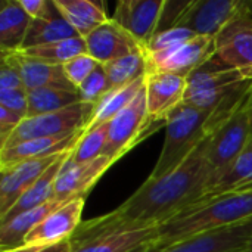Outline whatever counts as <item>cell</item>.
I'll return each mask as SVG.
<instances>
[{
	"label": "cell",
	"instance_id": "cell-1",
	"mask_svg": "<svg viewBox=\"0 0 252 252\" xmlns=\"http://www.w3.org/2000/svg\"><path fill=\"white\" fill-rule=\"evenodd\" d=\"M207 139L179 168L159 179L149 177L115 211L81 223L71 244L77 245L112 233L159 227L204 199L213 182Z\"/></svg>",
	"mask_w": 252,
	"mask_h": 252
},
{
	"label": "cell",
	"instance_id": "cell-2",
	"mask_svg": "<svg viewBox=\"0 0 252 252\" xmlns=\"http://www.w3.org/2000/svg\"><path fill=\"white\" fill-rule=\"evenodd\" d=\"M252 220V189L202 199L158 227L154 248H164L192 235L238 226Z\"/></svg>",
	"mask_w": 252,
	"mask_h": 252
},
{
	"label": "cell",
	"instance_id": "cell-3",
	"mask_svg": "<svg viewBox=\"0 0 252 252\" xmlns=\"http://www.w3.org/2000/svg\"><path fill=\"white\" fill-rule=\"evenodd\" d=\"M210 115L186 102L179 105L165 121V139L161 155L149 177L159 179L179 168L208 137Z\"/></svg>",
	"mask_w": 252,
	"mask_h": 252
},
{
	"label": "cell",
	"instance_id": "cell-4",
	"mask_svg": "<svg viewBox=\"0 0 252 252\" xmlns=\"http://www.w3.org/2000/svg\"><path fill=\"white\" fill-rule=\"evenodd\" d=\"M251 139L252 124L248 92L235 112L217 126L207 139V158L213 168V182L242 154Z\"/></svg>",
	"mask_w": 252,
	"mask_h": 252
},
{
	"label": "cell",
	"instance_id": "cell-5",
	"mask_svg": "<svg viewBox=\"0 0 252 252\" xmlns=\"http://www.w3.org/2000/svg\"><path fill=\"white\" fill-rule=\"evenodd\" d=\"M201 68L207 71L236 69L252 80V12L235 18L216 37L214 53Z\"/></svg>",
	"mask_w": 252,
	"mask_h": 252
},
{
	"label": "cell",
	"instance_id": "cell-6",
	"mask_svg": "<svg viewBox=\"0 0 252 252\" xmlns=\"http://www.w3.org/2000/svg\"><path fill=\"white\" fill-rule=\"evenodd\" d=\"M93 111H94V105L80 102L58 112L27 117L22 120L19 127L13 131V134L10 136V139L3 148L25 140L55 137V136L81 131L89 126Z\"/></svg>",
	"mask_w": 252,
	"mask_h": 252
},
{
	"label": "cell",
	"instance_id": "cell-7",
	"mask_svg": "<svg viewBox=\"0 0 252 252\" xmlns=\"http://www.w3.org/2000/svg\"><path fill=\"white\" fill-rule=\"evenodd\" d=\"M152 127L148 112L145 87L139 94L109 121L108 142L103 151V157L112 161L121 159L130 149H133L140 139L145 137V131Z\"/></svg>",
	"mask_w": 252,
	"mask_h": 252
},
{
	"label": "cell",
	"instance_id": "cell-8",
	"mask_svg": "<svg viewBox=\"0 0 252 252\" xmlns=\"http://www.w3.org/2000/svg\"><path fill=\"white\" fill-rule=\"evenodd\" d=\"M252 12L250 0H192L176 27L216 38L235 18Z\"/></svg>",
	"mask_w": 252,
	"mask_h": 252
},
{
	"label": "cell",
	"instance_id": "cell-9",
	"mask_svg": "<svg viewBox=\"0 0 252 252\" xmlns=\"http://www.w3.org/2000/svg\"><path fill=\"white\" fill-rule=\"evenodd\" d=\"M216 38L196 35L192 40L168 50L146 53L148 72H167L188 78L199 69L214 53Z\"/></svg>",
	"mask_w": 252,
	"mask_h": 252
},
{
	"label": "cell",
	"instance_id": "cell-10",
	"mask_svg": "<svg viewBox=\"0 0 252 252\" xmlns=\"http://www.w3.org/2000/svg\"><path fill=\"white\" fill-rule=\"evenodd\" d=\"M252 236V220L232 226L192 235L164 248L149 252H244Z\"/></svg>",
	"mask_w": 252,
	"mask_h": 252
},
{
	"label": "cell",
	"instance_id": "cell-11",
	"mask_svg": "<svg viewBox=\"0 0 252 252\" xmlns=\"http://www.w3.org/2000/svg\"><path fill=\"white\" fill-rule=\"evenodd\" d=\"M86 205V196L75 198L52 214H49L22 242L24 248H37L71 241L81 226V216Z\"/></svg>",
	"mask_w": 252,
	"mask_h": 252
},
{
	"label": "cell",
	"instance_id": "cell-12",
	"mask_svg": "<svg viewBox=\"0 0 252 252\" xmlns=\"http://www.w3.org/2000/svg\"><path fill=\"white\" fill-rule=\"evenodd\" d=\"M188 80L167 72H148L145 78V92L151 124L162 123L167 117L185 102Z\"/></svg>",
	"mask_w": 252,
	"mask_h": 252
},
{
	"label": "cell",
	"instance_id": "cell-13",
	"mask_svg": "<svg viewBox=\"0 0 252 252\" xmlns=\"http://www.w3.org/2000/svg\"><path fill=\"white\" fill-rule=\"evenodd\" d=\"M164 0H121L111 16L145 49L157 34Z\"/></svg>",
	"mask_w": 252,
	"mask_h": 252
},
{
	"label": "cell",
	"instance_id": "cell-14",
	"mask_svg": "<svg viewBox=\"0 0 252 252\" xmlns=\"http://www.w3.org/2000/svg\"><path fill=\"white\" fill-rule=\"evenodd\" d=\"M114 164L115 161L108 157H99L80 164H74L66 159L55 182V199L87 196L90 189Z\"/></svg>",
	"mask_w": 252,
	"mask_h": 252
},
{
	"label": "cell",
	"instance_id": "cell-15",
	"mask_svg": "<svg viewBox=\"0 0 252 252\" xmlns=\"http://www.w3.org/2000/svg\"><path fill=\"white\" fill-rule=\"evenodd\" d=\"M55 155L49 158L30 159L15 164L1 171L0 179V219L4 217L16 201L53 165V162L62 157Z\"/></svg>",
	"mask_w": 252,
	"mask_h": 252
},
{
	"label": "cell",
	"instance_id": "cell-16",
	"mask_svg": "<svg viewBox=\"0 0 252 252\" xmlns=\"http://www.w3.org/2000/svg\"><path fill=\"white\" fill-rule=\"evenodd\" d=\"M87 53L100 65L143 50L139 41L115 21L109 19L86 37Z\"/></svg>",
	"mask_w": 252,
	"mask_h": 252
},
{
	"label": "cell",
	"instance_id": "cell-17",
	"mask_svg": "<svg viewBox=\"0 0 252 252\" xmlns=\"http://www.w3.org/2000/svg\"><path fill=\"white\" fill-rule=\"evenodd\" d=\"M83 131L84 130L71 134L55 136V137L32 139V140L15 143L12 146H6L0 149V170H6L24 161L49 158V157L69 152L80 140Z\"/></svg>",
	"mask_w": 252,
	"mask_h": 252
},
{
	"label": "cell",
	"instance_id": "cell-18",
	"mask_svg": "<svg viewBox=\"0 0 252 252\" xmlns=\"http://www.w3.org/2000/svg\"><path fill=\"white\" fill-rule=\"evenodd\" d=\"M12 56L19 66L24 86L28 92L37 89H61V90L77 92V89L66 78L62 65L46 63L32 59L24 55L22 52L12 53Z\"/></svg>",
	"mask_w": 252,
	"mask_h": 252
},
{
	"label": "cell",
	"instance_id": "cell-19",
	"mask_svg": "<svg viewBox=\"0 0 252 252\" xmlns=\"http://www.w3.org/2000/svg\"><path fill=\"white\" fill-rule=\"evenodd\" d=\"M75 199V198H74ZM72 199H52L50 202L22 213L12 220L0 224V248L1 251L16 250L22 245L25 238L53 211Z\"/></svg>",
	"mask_w": 252,
	"mask_h": 252
},
{
	"label": "cell",
	"instance_id": "cell-20",
	"mask_svg": "<svg viewBox=\"0 0 252 252\" xmlns=\"http://www.w3.org/2000/svg\"><path fill=\"white\" fill-rule=\"evenodd\" d=\"M74 37H78V34L68 24V21L62 16V13L55 4V0H52L47 13L38 19L31 21L22 50L58 43L62 40L74 38Z\"/></svg>",
	"mask_w": 252,
	"mask_h": 252
},
{
	"label": "cell",
	"instance_id": "cell-21",
	"mask_svg": "<svg viewBox=\"0 0 252 252\" xmlns=\"http://www.w3.org/2000/svg\"><path fill=\"white\" fill-rule=\"evenodd\" d=\"M32 18L24 10L19 0H3L0 9V50L16 53L24 47Z\"/></svg>",
	"mask_w": 252,
	"mask_h": 252
},
{
	"label": "cell",
	"instance_id": "cell-22",
	"mask_svg": "<svg viewBox=\"0 0 252 252\" xmlns=\"http://www.w3.org/2000/svg\"><path fill=\"white\" fill-rule=\"evenodd\" d=\"M56 7L80 37H87L111 18L102 1L92 0H55Z\"/></svg>",
	"mask_w": 252,
	"mask_h": 252
},
{
	"label": "cell",
	"instance_id": "cell-23",
	"mask_svg": "<svg viewBox=\"0 0 252 252\" xmlns=\"http://www.w3.org/2000/svg\"><path fill=\"white\" fill-rule=\"evenodd\" d=\"M71 151L69 152H65L62 157H59L53 162V165L16 201V204L9 210V213L4 217L0 219V224L12 220L13 217L19 216L22 213H27L30 210H34L37 207H41V205L50 202L52 199H55V182H56V177H58L59 171L62 170L65 161L68 159Z\"/></svg>",
	"mask_w": 252,
	"mask_h": 252
},
{
	"label": "cell",
	"instance_id": "cell-24",
	"mask_svg": "<svg viewBox=\"0 0 252 252\" xmlns=\"http://www.w3.org/2000/svg\"><path fill=\"white\" fill-rule=\"evenodd\" d=\"M158 227L112 233L72 245V252H130L146 244H155Z\"/></svg>",
	"mask_w": 252,
	"mask_h": 252
},
{
	"label": "cell",
	"instance_id": "cell-25",
	"mask_svg": "<svg viewBox=\"0 0 252 252\" xmlns=\"http://www.w3.org/2000/svg\"><path fill=\"white\" fill-rule=\"evenodd\" d=\"M248 189H252V139L242 154L208 186L204 199Z\"/></svg>",
	"mask_w": 252,
	"mask_h": 252
},
{
	"label": "cell",
	"instance_id": "cell-26",
	"mask_svg": "<svg viewBox=\"0 0 252 252\" xmlns=\"http://www.w3.org/2000/svg\"><path fill=\"white\" fill-rule=\"evenodd\" d=\"M145 78H146V75L128 86L111 89L108 92V94L94 106L92 120L86 128L109 123L118 112H121L139 94V92L145 87Z\"/></svg>",
	"mask_w": 252,
	"mask_h": 252
},
{
	"label": "cell",
	"instance_id": "cell-27",
	"mask_svg": "<svg viewBox=\"0 0 252 252\" xmlns=\"http://www.w3.org/2000/svg\"><path fill=\"white\" fill-rule=\"evenodd\" d=\"M22 53L32 58V59L46 62V63L63 66L71 59H74L80 55H86L87 53V44H86V38L78 35V37L62 40L58 43L31 47V49L22 50Z\"/></svg>",
	"mask_w": 252,
	"mask_h": 252
},
{
	"label": "cell",
	"instance_id": "cell-28",
	"mask_svg": "<svg viewBox=\"0 0 252 252\" xmlns=\"http://www.w3.org/2000/svg\"><path fill=\"white\" fill-rule=\"evenodd\" d=\"M103 66L112 89L128 86L148 74V61L145 50L123 56Z\"/></svg>",
	"mask_w": 252,
	"mask_h": 252
},
{
	"label": "cell",
	"instance_id": "cell-29",
	"mask_svg": "<svg viewBox=\"0 0 252 252\" xmlns=\"http://www.w3.org/2000/svg\"><path fill=\"white\" fill-rule=\"evenodd\" d=\"M77 92L61 89H37L28 92V115L35 117L50 112H58L80 103Z\"/></svg>",
	"mask_w": 252,
	"mask_h": 252
},
{
	"label": "cell",
	"instance_id": "cell-30",
	"mask_svg": "<svg viewBox=\"0 0 252 252\" xmlns=\"http://www.w3.org/2000/svg\"><path fill=\"white\" fill-rule=\"evenodd\" d=\"M108 131H109V123L84 128L80 140L72 148L68 161L74 164H80L103 157V151L108 142Z\"/></svg>",
	"mask_w": 252,
	"mask_h": 252
},
{
	"label": "cell",
	"instance_id": "cell-31",
	"mask_svg": "<svg viewBox=\"0 0 252 252\" xmlns=\"http://www.w3.org/2000/svg\"><path fill=\"white\" fill-rule=\"evenodd\" d=\"M111 83L108 80L106 71L103 65H99L92 75L77 89L78 97L81 102L89 105H97L111 90Z\"/></svg>",
	"mask_w": 252,
	"mask_h": 252
},
{
	"label": "cell",
	"instance_id": "cell-32",
	"mask_svg": "<svg viewBox=\"0 0 252 252\" xmlns=\"http://www.w3.org/2000/svg\"><path fill=\"white\" fill-rule=\"evenodd\" d=\"M193 37H196V34L192 32L190 30H186L182 27H174V28L157 32L143 50L146 53H157V52L168 50V49H173L176 46H180V44L192 40Z\"/></svg>",
	"mask_w": 252,
	"mask_h": 252
},
{
	"label": "cell",
	"instance_id": "cell-33",
	"mask_svg": "<svg viewBox=\"0 0 252 252\" xmlns=\"http://www.w3.org/2000/svg\"><path fill=\"white\" fill-rule=\"evenodd\" d=\"M99 65L100 63L94 58H92L89 53H86V55H80V56L71 59L69 62H66L63 65V71H65L66 78L71 81V84L75 89H78Z\"/></svg>",
	"mask_w": 252,
	"mask_h": 252
},
{
	"label": "cell",
	"instance_id": "cell-34",
	"mask_svg": "<svg viewBox=\"0 0 252 252\" xmlns=\"http://www.w3.org/2000/svg\"><path fill=\"white\" fill-rule=\"evenodd\" d=\"M25 89L19 66L15 62L12 53L1 52V65H0V90H13Z\"/></svg>",
	"mask_w": 252,
	"mask_h": 252
},
{
	"label": "cell",
	"instance_id": "cell-35",
	"mask_svg": "<svg viewBox=\"0 0 252 252\" xmlns=\"http://www.w3.org/2000/svg\"><path fill=\"white\" fill-rule=\"evenodd\" d=\"M190 1L192 0H186V1L164 0V6H162V10H161V16H159L157 32L174 28L179 24V21L183 16V13L186 12V9L189 7Z\"/></svg>",
	"mask_w": 252,
	"mask_h": 252
},
{
	"label": "cell",
	"instance_id": "cell-36",
	"mask_svg": "<svg viewBox=\"0 0 252 252\" xmlns=\"http://www.w3.org/2000/svg\"><path fill=\"white\" fill-rule=\"evenodd\" d=\"M0 106L18 114L22 118L28 115V90L27 89H13V90H0Z\"/></svg>",
	"mask_w": 252,
	"mask_h": 252
},
{
	"label": "cell",
	"instance_id": "cell-37",
	"mask_svg": "<svg viewBox=\"0 0 252 252\" xmlns=\"http://www.w3.org/2000/svg\"><path fill=\"white\" fill-rule=\"evenodd\" d=\"M22 120L24 118L18 114L6 109L4 106H0V149L7 143L13 131L22 123Z\"/></svg>",
	"mask_w": 252,
	"mask_h": 252
},
{
	"label": "cell",
	"instance_id": "cell-38",
	"mask_svg": "<svg viewBox=\"0 0 252 252\" xmlns=\"http://www.w3.org/2000/svg\"><path fill=\"white\" fill-rule=\"evenodd\" d=\"M50 1L52 0H19L24 10L32 19H38V18L44 16L47 13V10H49Z\"/></svg>",
	"mask_w": 252,
	"mask_h": 252
},
{
	"label": "cell",
	"instance_id": "cell-39",
	"mask_svg": "<svg viewBox=\"0 0 252 252\" xmlns=\"http://www.w3.org/2000/svg\"><path fill=\"white\" fill-rule=\"evenodd\" d=\"M1 252H72V244H71V241H65V242L55 244V245H49V247H37V248H24V247H19L16 250Z\"/></svg>",
	"mask_w": 252,
	"mask_h": 252
},
{
	"label": "cell",
	"instance_id": "cell-40",
	"mask_svg": "<svg viewBox=\"0 0 252 252\" xmlns=\"http://www.w3.org/2000/svg\"><path fill=\"white\" fill-rule=\"evenodd\" d=\"M154 247V244H146V245H142V247H137L136 250L130 252H149V250Z\"/></svg>",
	"mask_w": 252,
	"mask_h": 252
},
{
	"label": "cell",
	"instance_id": "cell-41",
	"mask_svg": "<svg viewBox=\"0 0 252 252\" xmlns=\"http://www.w3.org/2000/svg\"><path fill=\"white\" fill-rule=\"evenodd\" d=\"M250 111H251V124H252V86L250 89Z\"/></svg>",
	"mask_w": 252,
	"mask_h": 252
},
{
	"label": "cell",
	"instance_id": "cell-42",
	"mask_svg": "<svg viewBox=\"0 0 252 252\" xmlns=\"http://www.w3.org/2000/svg\"><path fill=\"white\" fill-rule=\"evenodd\" d=\"M244 252H252V236H251V239H250V242H248V245H247V248H245V251Z\"/></svg>",
	"mask_w": 252,
	"mask_h": 252
}]
</instances>
